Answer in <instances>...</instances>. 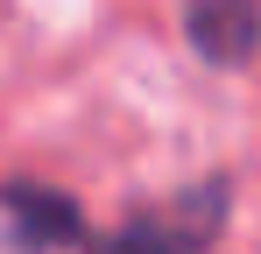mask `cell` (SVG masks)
Returning a JSON list of instances; mask_svg holds the SVG:
<instances>
[{
    "instance_id": "cell-3",
    "label": "cell",
    "mask_w": 261,
    "mask_h": 254,
    "mask_svg": "<svg viewBox=\"0 0 261 254\" xmlns=\"http://www.w3.org/2000/svg\"><path fill=\"white\" fill-rule=\"evenodd\" d=\"M0 205H7V233L29 254L85 247V212H78V198H64V191H49V184H7Z\"/></svg>"
},
{
    "instance_id": "cell-2",
    "label": "cell",
    "mask_w": 261,
    "mask_h": 254,
    "mask_svg": "<svg viewBox=\"0 0 261 254\" xmlns=\"http://www.w3.org/2000/svg\"><path fill=\"white\" fill-rule=\"evenodd\" d=\"M184 42L212 71L254 64L261 57V0H184Z\"/></svg>"
},
{
    "instance_id": "cell-1",
    "label": "cell",
    "mask_w": 261,
    "mask_h": 254,
    "mask_svg": "<svg viewBox=\"0 0 261 254\" xmlns=\"http://www.w3.org/2000/svg\"><path fill=\"white\" fill-rule=\"evenodd\" d=\"M219 226H226V176H205L198 191H184L170 212L155 219H127L120 233L85 240V254H205Z\"/></svg>"
}]
</instances>
